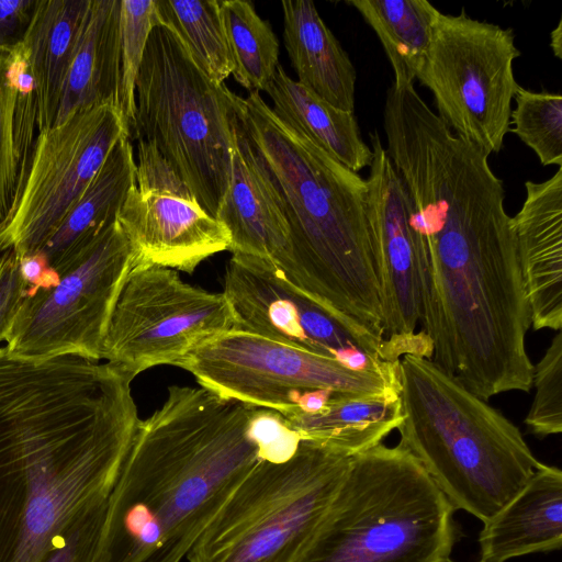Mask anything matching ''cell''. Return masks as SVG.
<instances>
[{
	"mask_svg": "<svg viewBox=\"0 0 562 562\" xmlns=\"http://www.w3.org/2000/svg\"><path fill=\"white\" fill-rule=\"evenodd\" d=\"M386 154L422 250V331L432 362L477 397L528 392L531 324L503 181L439 120L396 134Z\"/></svg>",
	"mask_w": 562,
	"mask_h": 562,
	"instance_id": "cell-1",
	"label": "cell"
},
{
	"mask_svg": "<svg viewBox=\"0 0 562 562\" xmlns=\"http://www.w3.org/2000/svg\"><path fill=\"white\" fill-rule=\"evenodd\" d=\"M131 382L109 362L0 348V562H38L109 498L139 422Z\"/></svg>",
	"mask_w": 562,
	"mask_h": 562,
	"instance_id": "cell-2",
	"label": "cell"
},
{
	"mask_svg": "<svg viewBox=\"0 0 562 562\" xmlns=\"http://www.w3.org/2000/svg\"><path fill=\"white\" fill-rule=\"evenodd\" d=\"M257 408L170 385L139 419L108 498L94 562H181L260 460Z\"/></svg>",
	"mask_w": 562,
	"mask_h": 562,
	"instance_id": "cell-3",
	"label": "cell"
},
{
	"mask_svg": "<svg viewBox=\"0 0 562 562\" xmlns=\"http://www.w3.org/2000/svg\"><path fill=\"white\" fill-rule=\"evenodd\" d=\"M233 124L289 226L280 272L369 356L382 359L384 318L367 216V180L282 122L254 91Z\"/></svg>",
	"mask_w": 562,
	"mask_h": 562,
	"instance_id": "cell-4",
	"label": "cell"
},
{
	"mask_svg": "<svg viewBox=\"0 0 562 562\" xmlns=\"http://www.w3.org/2000/svg\"><path fill=\"white\" fill-rule=\"evenodd\" d=\"M400 445L451 505L482 522L492 518L540 465L520 430L431 359L400 361Z\"/></svg>",
	"mask_w": 562,
	"mask_h": 562,
	"instance_id": "cell-5",
	"label": "cell"
},
{
	"mask_svg": "<svg viewBox=\"0 0 562 562\" xmlns=\"http://www.w3.org/2000/svg\"><path fill=\"white\" fill-rule=\"evenodd\" d=\"M456 508L400 443L351 457L294 562H454Z\"/></svg>",
	"mask_w": 562,
	"mask_h": 562,
	"instance_id": "cell-6",
	"label": "cell"
},
{
	"mask_svg": "<svg viewBox=\"0 0 562 562\" xmlns=\"http://www.w3.org/2000/svg\"><path fill=\"white\" fill-rule=\"evenodd\" d=\"M235 95L194 64L169 29H153L135 83L131 138L154 146L214 218L231 178Z\"/></svg>",
	"mask_w": 562,
	"mask_h": 562,
	"instance_id": "cell-7",
	"label": "cell"
},
{
	"mask_svg": "<svg viewBox=\"0 0 562 562\" xmlns=\"http://www.w3.org/2000/svg\"><path fill=\"white\" fill-rule=\"evenodd\" d=\"M350 459L301 439L286 460H260L186 558L189 562H294L327 512Z\"/></svg>",
	"mask_w": 562,
	"mask_h": 562,
	"instance_id": "cell-8",
	"label": "cell"
},
{
	"mask_svg": "<svg viewBox=\"0 0 562 562\" xmlns=\"http://www.w3.org/2000/svg\"><path fill=\"white\" fill-rule=\"evenodd\" d=\"M176 367L217 396L272 411L303 412L315 391L370 395L401 393L400 362L352 369L342 361L241 330H228L195 348Z\"/></svg>",
	"mask_w": 562,
	"mask_h": 562,
	"instance_id": "cell-9",
	"label": "cell"
},
{
	"mask_svg": "<svg viewBox=\"0 0 562 562\" xmlns=\"http://www.w3.org/2000/svg\"><path fill=\"white\" fill-rule=\"evenodd\" d=\"M520 56L512 29L440 12L416 80L434 97L439 119L487 157L509 132Z\"/></svg>",
	"mask_w": 562,
	"mask_h": 562,
	"instance_id": "cell-10",
	"label": "cell"
},
{
	"mask_svg": "<svg viewBox=\"0 0 562 562\" xmlns=\"http://www.w3.org/2000/svg\"><path fill=\"white\" fill-rule=\"evenodd\" d=\"M132 269L131 244L115 221L58 274L56 285L27 295L4 347L25 360L76 355L100 361L111 315Z\"/></svg>",
	"mask_w": 562,
	"mask_h": 562,
	"instance_id": "cell-11",
	"label": "cell"
},
{
	"mask_svg": "<svg viewBox=\"0 0 562 562\" xmlns=\"http://www.w3.org/2000/svg\"><path fill=\"white\" fill-rule=\"evenodd\" d=\"M234 328V313L223 292L187 283L170 268L136 267L116 300L101 359L133 380L149 368L176 366Z\"/></svg>",
	"mask_w": 562,
	"mask_h": 562,
	"instance_id": "cell-12",
	"label": "cell"
},
{
	"mask_svg": "<svg viewBox=\"0 0 562 562\" xmlns=\"http://www.w3.org/2000/svg\"><path fill=\"white\" fill-rule=\"evenodd\" d=\"M131 137L113 102L86 106L37 134L29 169L0 224V250L36 255L119 142Z\"/></svg>",
	"mask_w": 562,
	"mask_h": 562,
	"instance_id": "cell-13",
	"label": "cell"
},
{
	"mask_svg": "<svg viewBox=\"0 0 562 562\" xmlns=\"http://www.w3.org/2000/svg\"><path fill=\"white\" fill-rule=\"evenodd\" d=\"M372 160L367 216L384 318L383 360L412 355L431 359L432 345L420 330L422 250L401 178L376 131L370 135Z\"/></svg>",
	"mask_w": 562,
	"mask_h": 562,
	"instance_id": "cell-14",
	"label": "cell"
},
{
	"mask_svg": "<svg viewBox=\"0 0 562 562\" xmlns=\"http://www.w3.org/2000/svg\"><path fill=\"white\" fill-rule=\"evenodd\" d=\"M116 221L133 251V268L158 266L192 273L229 247L226 228L196 201L156 148L137 142L136 181Z\"/></svg>",
	"mask_w": 562,
	"mask_h": 562,
	"instance_id": "cell-15",
	"label": "cell"
},
{
	"mask_svg": "<svg viewBox=\"0 0 562 562\" xmlns=\"http://www.w3.org/2000/svg\"><path fill=\"white\" fill-rule=\"evenodd\" d=\"M223 293L234 313V329L333 357L352 369L384 362L364 352L350 333L268 260L233 254Z\"/></svg>",
	"mask_w": 562,
	"mask_h": 562,
	"instance_id": "cell-16",
	"label": "cell"
},
{
	"mask_svg": "<svg viewBox=\"0 0 562 562\" xmlns=\"http://www.w3.org/2000/svg\"><path fill=\"white\" fill-rule=\"evenodd\" d=\"M512 217L520 269L536 330L562 327V168L542 182L526 181Z\"/></svg>",
	"mask_w": 562,
	"mask_h": 562,
	"instance_id": "cell-17",
	"label": "cell"
},
{
	"mask_svg": "<svg viewBox=\"0 0 562 562\" xmlns=\"http://www.w3.org/2000/svg\"><path fill=\"white\" fill-rule=\"evenodd\" d=\"M481 558L492 562L562 547V471L540 463L526 485L479 535Z\"/></svg>",
	"mask_w": 562,
	"mask_h": 562,
	"instance_id": "cell-18",
	"label": "cell"
},
{
	"mask_svg": "<svg viewBox=\"0 0 562 562\" xmlns=\"http://www.w3.org/2000/svg\"><path fill=\"white\" fill-rule=\"evenodd\" d=\"M215 220L228 232L233 254L268 260L278 269L285 263L288 223L234 124L231 178Z\"/></svg>",
	"mask_w": 562,
	"mask_h": 562,
	"instance_id": "cell-19",
	"label": "cell"
},
{
	"mask_svg": "<svg viewBox=\"0 0 562 562\" xmlns=\"http://www.w3.org/2000/svg\"><path fill=\"white\" fill-rule=\"evenodd\" d=\"M283 41L297 82L331 105L355 110L357 72L310 0H284Z\"/></svg>",
	"mask_w": 562,
	"mask_h": 562,
	"instance_id": "cell-20",
	"label": "cell"
},
{
	"mask_svg": "<svg viewBox=\"0 0 562 562\" xmlns=\"http://www.w3.org/2000/svg\"><path fill=\"white\" fill-rule=\"evenodd\" d=\"M135 181L133 146L124 135L42 248L47 266L59 274L114 223Z\"/></svg>",
	"mask_w": 562,
	"mask_h": 562,
	"instance_id": "cell-21",
	"label": "cell"
},
{
	"mask_svg": "<svg viewBox=\"0 0 562 562\" xmlns=\"http://www.w3.org/2000/svg\"><path fill=\"white\" fill-rule=\"evenodd\" d=\"M120 10L121 0H89L54 125L86 106L106 102L117 106Z\"/></svg>",
	"mask_w": 562,
	"mask_h": 562,
	"instance_id": "cell-22",
	"label": "cell"
},
{
	"mask_svg": "<svg viewBox=\"0 0 562 562\" xmlns=\"http://www.w3.org/2000/svg\"><path fill=\"white\" fill-rule=\"evenodd\" d=\"M283 420L301 439L353 457L382 443L397 429L403 411L400 393L335 392L318 413L299 414Z\"/></svg>",
	"mask_w": 562,
	"mask_h": 562,
	"instance_id": "cell-23",
	"label": "cell"
},
{
	"mask_svg": "<svg viewBox=\"0 0 562 562\" xmlns=\"http://www.w3.org/2000/svg\"><path fill=\"white\" fill-rule=\"evenodd\" d=\"M89 0H37L23 37L37 97L38 133L54 125Z\"/></svg>",
	"mask_w": 562,
	"mask_h": 562,
	"instance_id": "cell-24",
	"label": "cell"
},
{
	"mask_svg": "<svg viewBox=\"0 0 562 562\" xmlns=\"http://www.w3.org/2000/svg\"><path fill=\"white\" fill-rule=\"evenodd\" d=\"M271 109L286 125L353 172L370 166L372 149L361 137L353 112L340 110L293 80L281 65L266 88Z\"/></svg>",
	"mask_w": 562,
	"mask_h": 562,
	"instance_id": "cell-25",
	"label": "cell"
},
{
	"mask_svg": "<svg viewBox=\"0 0 562 562\" xmlns=\"http://www.w3.org/2000/svg\"><path fill=\"white\" fill-rule=\"evenodd\" d=\"M378 35L395 87L414 85L440 11L427 0H349Z\"/></svg>",
	"mask_w": 562,
	"mask_h": 562,
	"instance_id": "cell-26",
	"label": "cell"
},
{
	"mask_svg": "<svg viewBox=\"0 0 562 562\" xmlns=\"http://www.w3.org/2000/svg\"><path fill=\"white\" fill-rule=\"evenodd\" d=\"M159 24L182 43L194 64L213 81L224 83L233 61L220 0H155Z\"/></svg>",
	"mask_w": 562,
	"mask_h": 562,
	"instance_id": "cell-27",
	"label": "cell"
},
{
	"mask_svg": "<svg viewBox=\"0 0 562 562\" xmlns=\"http://www.w3.org/2000/svg\"><path fill=\"white\" fill-rule=\"evenodd\" d=\"M235 80L250 92L265 91L279 64V41L249 1L220 0Z\"/></svg>",
	"mask_w": 562,
	"mask_h": 562,
	"instance_id": "cell-28",
	"label": "cell"
},
{
	"mask_svg": "<svg viewBox=\"0 0 562 562\" xmlns=\"http://www.w3.org/2000/svg\"><path fill=\"white\" fill-rule=\"evenodd\" d=\"M509 128L532 149L543 166L562 168V95L516 89Z\"/></svg>",
	"mask_w": 562,
	"mask_h": 562,
	"instance_id": "cell-29",
	"label": "cell"
},
{
	"mask_svg": "<svg viewBox=\"0 0 562 562\" xmlns=\"http://www.w3.org/2000/svg\"><path fill=\"white\" fill-rule=\"evenodd\" d=\"M158 24L155 0H121L117 108L130 135L134 122L136 79L150 32Z\"/></svg>",
	"mask_w": 562,
	"mask_h": 562,
	"instance_id": "cell-30",
	"label": "cell"
},
{
	"mask_svg": "<svg viewBox=\"0 0 562 562\" xmlns=\"http://www.w3.org/2000/svg\"><path fill=\"white\" fill-rule=\"evenodd\" d=\"M536 394L525 419L529 431L540 438L562 431V333L553 337L533 367Z\"/></svg>",
	"mask_w": 562,
	"mask_h": 562,
	"instance_id": "cell-31",
	"label": "cell"
},
{
	"mask_svg": "<svg viewBox=\"0 0 562 562\" xmlns=\"http://www.w3.org/2000/svg\"><path fill=\"white\" fill-rule=\"evenodd\" d=\"M12 59L13 47H0V224L13 204L19 181L14 144L16 88Z\"/></svg>",
	"mask_w": 562,
	"mask_h": 562,
	"instance_id": "cell-32",
	"label": "cell"
},
{
	"mask_svg": "<svg viewBox=\"0 0 562 562\" xmlns=\"http://www.w3.org/2000/svg\"><path fill=\"white\" fill-rule=\"evenodd\" d=\"M12 71L16 88L14 144L19 160L18 194L25 179L37 137H35V127H37L36 88L27 53L22 42L13 47Z\"/></svg>",
	"mask_w": 562,
	"mask_h": 562,
	"instance_id": "cell-33",
	"label": "cell"
},
{
	"mask_svg": "<svg viewBox=\"0 0 562 562\" xmlns=\"http://www.w3.org/2000/svg\"><path fill=\"white\" fill-rule=\"evenodd\" d=\"M108 499L76 516L38 562H94Z\"/></svg>",
	"mask_w": 562,
	"mask_h": 562,
	"instance_id": "cell-34",
	"label": "cell"
},
{
	"mask_svg": "<svg viewBox=\"0 0 562 562\" xmlns=\"http://www.w3.org/2000/svg\"><path fill=\"white\" fill-rule=\"evenodd\" d=\"M29 292L20 258L13 250H7L0 258V341L5 340Z\"/></svg>",
	"mask_w": 562,
	"mask_h": 562,
	"instance_id": "cell-35",
	"label": "cell"
},
{
	"mask_svg": "<svg viewBox=\"0 0 562 562\" xmlns=\"http://www.w3.org/2000/svg\"><path fill=\"white\" fill-rule=\"evenodd\" d=\"M37 0H0V47H14L23 41Z\"/></svg>",
	"mask_w": 562,
	"mask_h": 562,
	"instance_id": "cell-36",
	"label": "cell"
},
{
	"mask_svg": "<svg viewBox=\"0 0 562 562\" xmlns=\"http://www.w3.org/2000/svg\"><path fill=\"white\" fill-rule=\"evenodd\" d=\"M20 265L22 274L30 285L29 294L40 289L54 286L59 281V276L47 266L41 252L20 258Z\"/></svg>",
	"mask_w": 562,
	"mask_h": 562,
	"instance_id": "cell-37",
	"label": "cell"
},
{
	"mask_svg": "<svg viewBox=\"0 0 562 562\" xmlns=\"http://www.w3.org/2000/svg\"><path fill=\"white\" fill-rule=\"evenodd\" d=\"M550 46L553 55L559 59L562 58V20L559 21L557 27L551 32Z\"/></svg>",
	"mask_w": 562,
	"mask_h": 562,
	"instance_id": "cell-38",
	"label": "cell"
},
{
	"mask_svg": "<svg viewBox=\"0 0 562 562\" xmlns=\"http://www.w3.org/2000/svg\"><path fill=\"white\" fill-rule=\"evenodd\" d=\"M479 562H492V561H488V560H485V559H480Z\"/></svg>",
	"mask_w": 562,
	"mask_h": 562,
	"instance_id": "cell-39",
	"label": "cell"
}]
</instances>
